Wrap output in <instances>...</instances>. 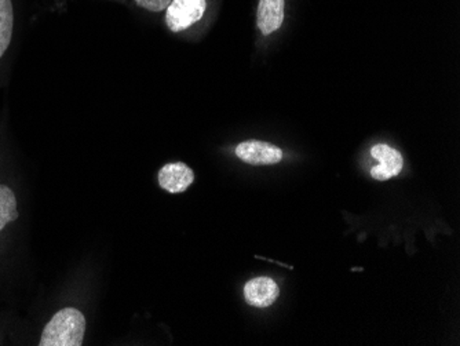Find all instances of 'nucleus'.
Returning a JSON list of instances; mask_svg holds the SVG:
<instances>
[{
    "instance_id": "obj_1",
    "label": "nucleus",
    "mask_w": 460,
    "mask_h": 346,
    "mask_svg": "<svg viewBox=\"0 0 460 346\" xmlns=\"http://www.w3.org/2000/svg\"><path fill=\"white\" fill-rule=\"evenodd\" d=\"M86 333L82 312L66 308L57 312L41 334L40 346H80Z\"/></svg>"
},
{
    "instance_id": "obj_2",
    "label": "nucleus",
    "mask_w": 460,
    "mask_h": 346,
    "mask_svg": "<svg viewBox=\"0 0 460 346\" xmlns=\"http://www.w3.org/2000/svg\"><path fill=\"white\" fill-rule=\"evenodd\" d=\"M206 7V0H172L165 9V25L172 32H182L200 22Z\"/></svg>"
},
{
    "instance_id": "obj_3",
    "label": "nucleus",
    "mask_w": 460,
    "mask_h": 346,
    "mask_svg": "<svg viewBox=\"0 0 460 346\" xmlns=\"http://www.w3.org/2000/svg\"><path fill=\"white\" fill-rule=\"evenodd\" d=\"M236 156L252 166H270L283 159V151L269 142L250 139L237 146Z\"/></svg>"
},
{
    "instance_id": "obj_4",
    "label": "nucleus",
    "mask_w": 460,
    "mask_h": 346,
    "mask_svg": "<svg viewBox=\"0 0 460 346\" xmlns=\"http://www.w3.org/2000/svg\"><path fill=\"white\" fill-rule=\"evenodd\" d=\"M371 155L374 159L378 160V166L372 167V178L378 181H387L390 178L397 177L402 172V154L392 146L378 144L372 146Z\"/></svg>"
},
{
    "instance_id": "obj_5",
    "label": "nucleus",
    "mask_w": 460,
    "mask_h": 346,
    "mask_svg": "<svg viewBox=\"0 0 460 346\" xmlns=\"http://www.w3.org/2000/svg\"><path fill=\"white\" fill-rule=\"evenodd\" d=\"M195 181V174L185 163H170L159 172V184L170 193L185 192Z\"/></svg>"
},
{
    "instance_id": "obj_6",
    "label": "nucleus",
    "mask_w": 460,
    "mask_h": 346,
    "mask_svg": "<svg viewBox=\"0 0 460 346\" xmlns=\"http://www.w3.org/2000/svg\"><path fill=\"white\" fill-rule=\"evenodd\" d=\"M279 286L270 278H255L244 286V298L255 308H268L279 298Z\"/></svg>"
},
{
    "instance_id": "obj_7",
    "label": "nucleus",
    "mask_w": 460,
    "mask_h": 346,
    "mask_svg": "<svg viewBox=\"0 0 460 346\" xmlns=\"http://www.w3.org/2000/svg\"><path fill=\"white\" fill-rule=\"evenodd\" d=\"M284 7V0H260L257 22L263 35H270L283 25Z\"/></svg>"
},
{
    "instance_id": "obj_8",
    "label": "nucleus",
    "mask_w": 460,
    "mask_h": 346,
    "mask_svg": "<svg viewBox=\"0 0 460 346\" xmlns=\"http://www.w3.org/2000/svg\"><path fill=\"white\" fill-rule=\"evenodd\" d=\"M14 13L12 0H0V58L6 53L12 42Z\"/></svg>"
},
{
    "instance_id": "obj_9",
    "label": "nucleus",
    "mask_w": 460,
    "mask_h": 346,
    "mask_svg": "<svg viewBox=\"0 0 460 346\" xmlns=\"http://www.w3.org/2000/svg\"><path fill=\"white\" fill-rule=\"evenodd\" d=\"M18 218L17 199L6 185H0V232L9 222Z\"/></svg>"
},
{
    "instance_id": "obj_10",
    "label": "nucleus",
    "mask_w": 460,
    "mask_h": 346,
    "mask_svg": "<svg viewBox=\"0 0 460 346\" xmlns=\"http://www.w3.org/2000/svg\"><path fill=\"white\" fill-rule=\"evenodd\" d=\"M136 4L142 9L148 10V12L160 13L164 12L169 7L172 0H136Z\"/></svg>"
}]
</instances>
